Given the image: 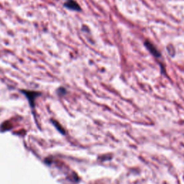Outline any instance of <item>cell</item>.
I'll return each mask as SVG.
<instances>
[{
    "label": "cell",
    "instance_id": "obj_1",
    "mask_svg": "<svg viewBox=\"0 0 184 184\" xmlns=\"http://www.w3.org/2000/svg\"><path fill=\"white\" fill-rule=\"evenodd\" d=\"M64 6L67 9L73 11H80L81 10L79 4L75 0H67L64 3Z\"/></svg>",
    "mask_w": 184,
    "mask_h": 184
},
{
    "label": "cell",
    "instance_id": "obj_2",
    "mask_svg": "<svg viewBox=\"0 0 184 184\" xmlns=\"http://www.w3.org/2000/svg\"><path fill=\"white\" fill-rule=\"evenodd\" d=\"M145 45L147 48L148 49V51H150V53L155 56V57L159 58L160 56H161V53H159V51H157L156 47H155L154 45H153L150 42H149L148 40L145 41Z\"/></svg>",
    "mask_w": 184,
    "mask_h": 184
}]
</instances>
